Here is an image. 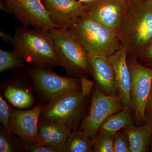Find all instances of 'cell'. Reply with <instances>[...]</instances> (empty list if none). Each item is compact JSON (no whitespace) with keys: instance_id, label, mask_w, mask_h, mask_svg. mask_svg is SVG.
I'll return each instance as SVG.
<instances>
[{"instance_id":"6da1fadb","label":"cell","mask_w":152,"mask_h":152,"mask_svg":"<svg viewBox=\"0 0 152 152\" xmlns=\"http://www.w3.org/2000/svg\"><path fill=\"white\" fill-rule=\"evenodd\" d=\"M127 58H135L152 41V5L148 0H132L116 31Z\"/></svg>"},{"instance_id":"7a4b0ae2","label":"cell","mask_w":152,"mask_h":152,"mask_svg":"<svg viewBox=\"0 0 152 152\" xmlns=\"http://www.w3.org/2000/svg\"><path fill=\"white\" fill-rule=\"evenodd\" d=\"M11 44L26 63L50 69L60 66L50 31L18 26Z\"/></svg>"},{"instance_id":"3957f363","label":"cell","mask_w":152,"mask_h":152,"mask_svg":"<svg viewBox=\"0 0 152 152\" xmlns=\"http://www.w3.org/2000/svg\"><path fill=\"white\" fill-rule=\"evenodd\" d=\"M67 30L89 55L110 57L121 48L116 32L86 13Z\"/></svg>"},{"instance_id":"277c9868","label":"cell","mask_w":152,"mask_h":152,"mask_svg":"<svg viewBox=\"0 0 152 152\" xmlns=\"http://www.w3.org/2000/svg\"><path fill=\"white\" fill-rule=\"evenodd\" d=\"M60 66L67 77H87L91 75L90 56L66 29L54 28L50 31Z\"/></svg>"},{"instance_id":"5b68a950","label":"cell","mask_w":152,"mask_h":152,"mask_svg":"<svg viewBox=\"0 0 152 152\" xmlns=\"http://www.w3.org/2000/svg\"><path fill=\"white\" fill-rule=\"evenodd\" d=\"M83 88L73 90L44 104L39 121L57 122L66 125L71 132L77 129L86 102Z\"/></svg>"},{"instance_id":"8992f818","label":"cell","mask_w":152,"mask_h":152,"mask_svg":"<svg viewBox=\"0 0 152 152\" xmlns=\"http://www.w3.org/2000/svg\"><path fill=\"white\" fill-rule=\"evenodd\" d=\"M27 75L47 103L66 93L83 88L80 78L63 77L50 69L32 65Z\"/></svg>"},{"instance_id":"52a82bcc","label":"cell","mask_w":152,"mask_h":152,"mask_svg":"<svg viewBox=\"0 0 152 152\" xmlns=\"http://www.w3.org/2000/svg\"><path fill=\"white\" fill-rule=\"evenodd\" d=\"M0 8L24 26L48 31L55 28L42 0H1Z\"/></svg>"},{"instance_id":"ba28073f","label":"cell","mask_w":152,"mask_h":152,"mask_svg":"<svg viewBox=\"0 0 152 152\" xmlns=\"http://www.w3.org/2000/svg\"><path fill=\"white\" fill-rule=\"evenodd\" d=\"M123 109L119 95H106L96 86L93 93L89 111L79 129L93 140L102 123L111 115Z\"/></svg>"},{"instance_id":"9c48e42d","label":"cell","mask_w":152,"mask_h":152,"mask_svg":"<svg viewBox=\"0 0 152 152\" xmlns=\"http://www.w3.org/2000/svg\"><path fill=\"white\" fill-rule=\"evenodd\" d=\"M131 76V96L133 111L139 123H145L147 102L152 84V69L144 66L135 58H127Z\"/></svg>"},{"instance_id":"30bf717a","label":"cell","mask_w":152,"mask_h":152,"mask_svg":"<svg viewBox=\"0 0 152 152\" xmlns=\"http://www.w3.org/2000/svg\"><path fill=\"white\" fill-rule=\"evenodd\" d=\"M44 105L29 110L10 109V126L11 133L20 139L25 149L31 144L39 143L38 129Z\"/></svg>"},{"instance_id":"8fae6325","label":"cell","mask_w":152,"mask_h":152,"mask_svg":"<svg viewBox=\"0 0 152 152\" xmlns=\"http://www.w3.org/2000/svg\"><path fill=\"white\" fill-rule=\"evenodd\" d=\"M132 0H94L86 4V13L116 32Z\"/></svg>"},{"instance_id":"7c38bea8","label":"cell","mask_w":152,"mask_h":152,"mask_svg":"<svg viewBox=\"0 0 152 152\" xmlns=\"http://www.w3.org/2000/svg\"><path fill=\"white\" fill-rule=\"evenodd\" d=\"M55 28L67 29L86 12V5L77 0H43Z\"/></svg>"},{"instance_id":"4fadbf2b","label":"cell","mask_w":152,"mask_h":152,"mask_svg":"<svg viewBox=\"0 0 152 152\" xmlns=\"http://www.w3.org/2000/svg\"><path fill=\"white\" fill-rule=\"evenodd\" d=\"M114 75L118 94L122 102L124 109L133 111L131 96V76L127 61V53L121 48L109 57Z\"/></svg>"},{"instance_id":"5bb4252c","label":"cell","mask_w":152,"mask_h":152,"mask_svg":"<svg viewBox=\"0 0 152 152\" xmlns=\"http://www.w3.org/2000/svg\"><path fill=\"white\" fill-rule=\"evenodd\" d=\"M91 72L96 86L109 96L118 94L115 75L109 57L90 55Z\"/></svg>"},{"instance_id":"9a60e30c","label":"cell","mask_w":152,"mask_h":152,"mask_svg":"<svg viewBox=\"0 0 152 152\" xmlns=\"http://www.w3.org/2000/svg\"><path fill=\"white\" fill-rule=\"evenodd\" d=\"M71 131L66 125L57 122L39 121L38 136L40 143L64 152L65 144Z\"/></svg>"},{"instance_id":"2e32d148","label":"cell","mask_w":152,"mask_h":152,"mask_svg":"<svg viewBox=\"0 0 152 152\" xmlns=\"http://www.w3.org/2000/svg\"><path fill=\"white\" fill-rule=\"evenodd\" d=\"M127 137L131 152H147L150 150L152 130L148 125L140 127L133 125L123 129Z\"/></svg>"},{"instance_id":"e0dca14e","label":"cell","mask_w":152,"mask_h":152,"mask_svg":"<svg viewBox=\"0 0 152 152\" xmlns=\"http://www.w3.org/2000/svg\"><path fill=\"white\" fill-rule=\"evenodd\" d=\"M132 111L130 109H124L111 115L101 125L97 134L114 136L118 132L132 126Z\"/></svg>"},{"instance_id":"ac0fdd59","label":"cell","mask_w":152,"mask_h":152,"mask_svg":"<svg viewBox=\"0 0 152 152\" xmlns=\"http://www.w3.org/2000/svg\"><path fill=\"white\" fill-rule=\"evenodd\" d=\"M15 83L8 85L4 90V96L15 107L28 108L33 105L34 99L29 90Z\"/></svg>"},{"instance_id":"d6986e66","label":"cell","mask_w":152,"mask_h":152,"mask_svg":"<svg viewBox=\"0 0 152 152\" xmlns=\"http://www.w3.org/2000/svg\"><path fill=\"white\" fill-rule=\"evenodd\" d=\"M93 140L80 130L72 131L65 144L64 152H92Z\"/></svg>"},{"instance_id":"ffe728a7","label":"cell","mask_w":152,"mask_h":152,"mask_svg":"<svg viewBox=\"0 0 152 152\" xmlns=\"http://www.w3.org/2000/svg\"><path fill=\"white\" fill-rule=\"evenodd\" d=\"M9 132L1 126L0 131V152H22L24 150L23 144L18 137Z\"/></svg>"},{"instance_id":"44dd1931","label":"cell","mask_w":152,"mask_h":152,"mask_svg":"<svg viewBox=\"0 0 152 152\" xmlns=\"http://www.w3.org/2000/svg\"><path fill=\"white\" fill-rule=\"evenodd\" d=\"M26 62L15 52L0 49V72L24 67Z\"/></svg>"},{"instance_id":"7402d4cb","label":"cell","mask_w":152,"mask_h":152,"mask_svg":"<svg viewBox=\"0 0 152 152\" xmlns=\"http://www.w3.org/2000/svg\"><path fill=\"white\" fill-rule=\"evenodd\" d=\"M114 136L96 134L93 140L94 152H114Z\"/></svg>"},{"instance_id":"603a6c76","label":"cell","mask_w":152,"mask_h":152,"mask_svg":"<svg viewBox=\"0 0 152 152\" xmlns=\"http://www.w3.org/2000/svg\"><path fill=\"white\" fill-rule=\"evenodd\" d=\"M114 152H131L127 137L123 131L114 135Z\"/></svg>"},{"instance_id":"cb8c5ba5","label":"cell","mask_w":152,"mask_h":152,"mask_svg":"<svg viewBox=\"0 0 152 152\" xmlns=\"http://www.w3.org/2000/svg\"><path fill=\"white\" fill-rule=\"evenodd\" d=\"M10 109L6 101L0 95V121L6 130L11 133L10 129Z\"/></svg>"},{"instance_id":"d4e9b609","label":"cell","mask_w":152,"mask_h":152,"mask_svg":"<svg viewBox=\"0 0 152 152\" xmlns=\"http://www.w3.org/2000/svg\"><path fill=\"white\" fill-rule=\"evenodd\" d=\"M140 64L152 69V41L135 58Z\"/></svg>"},{"instance_id":"484cf974","label":"cell","mask_w":152,"mask_h":152,"mask_svg":"<svg viewBox=\"0 0 152 152\" xmlns=\"http://www.w3.org/2000/svg\"><path fill=\"white\" fill-rule=\"evenodd\" d=\"M25 151L29 152H60L57 149L44 145L40 143L31 144L26 148Z\"/></svg>"},{"instance_id":"4316f807","label":"cell","mask_w":152,"mask_h":152,"mask_svg":"<svg viewBox=\"0 0 152 152\" xmlns=\"http://www.w3.org/2000/svg\"><path fill=\"white\" fill-rule=\"evenodd\" d=\"M145 113H152V84L149 96L147 102Z\"/></svg>"},{"instance_id":"83f0119b","label":"cell","mask_w":152,"mask_h":152,"mask_svg":"<svg viewBox=\"0 0 152 152\" xmlns=\"http://www.w3.org/2000/svg\"><path fill=\"white\" fill-rule=\"evenodd\" d=\"M0 36L3 41L6 42H9L11 44L13 37L1 31H0Z\"/></svg>"},{"instance_id":"f1b7e54d","label":"cell","mask_w":152,"mask_h":152,"mask_svg":"<svg viewBox=\"0 0 152 152\" xmlns=\"http://www.w3.org/2000/svg\"><path fill=\"white\" fill-rule=\"evenodd\" d=\"M145 124L148 125L152 130V113L146 114Z\"/></svg>"},{"instance_id":"f546056e","label":"cell","mask_w":152,"mask_h":152,"mask_svg":"<svg viewBox=\"0 0 152 152\" xmlns=\"http://www.w3.org/2000/svg\"><path fill=\"white\" fill-rule=\"evenodd\" d=\"M78 1H80V2H81L82 3H86V4H88L91 2H92L94 0H78Z\"/></svg>"},{"instance_id":"4dcf8cb0","label":"cell","mask_w":152,"mask_h":152,"mask_svg":"<svg viewBox=\"0 0 152 152\" xmlns=\"http://www.w3.org/2000/svg\"><path fill=\"white\" fill-rule=\"evenodd\" d=\"M150 149L152 151V137L151 139V144H150Z\"/></svg>"},{"instance_id":"1f68e13d","label":"cell","mask_w":152,"mask_h":152,"mask_svg":"<svg viewBox=\"0 0 152 152\" xmlns=\"http://www.w3.org/2000/svg\"><path fill=\"white\" fill-rule=\"evenodd\" d=\"M149 1V2L150 3V4L152 5V0H148Z\"/></svg>"}]
</instances>
